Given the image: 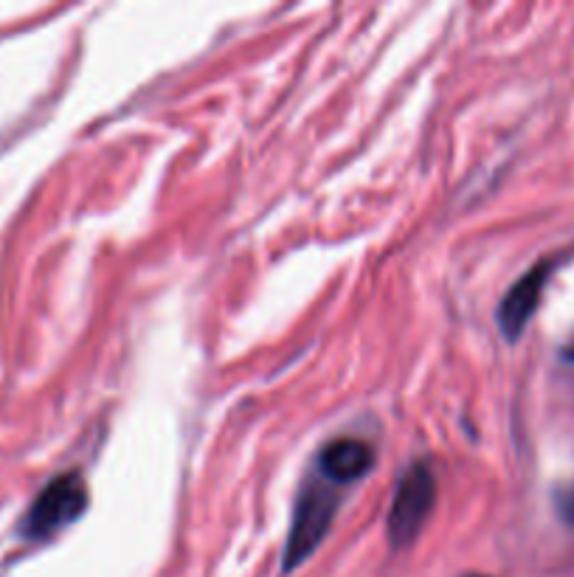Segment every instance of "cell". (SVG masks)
Listing matches in <instances>:
<instances>
[{
  "mask_svg": "<svg viewBox=\"0 0 574 577\" xmlns=\"http://www.w3.org/2000/svg\"><path fill=\"white\" fill-rule=\"evenodd\" d=\"M341 490L330 479H324L321 473L313 471L307 476V482L299 490V499L293 507V524L287 532L285 555H282V572H293L296 566H302L318 544L327 538V532L333 527L335 510L341 502Z\"/></svg>",
  "mask_w": 574,
  "mask_h": 577,
  "instance_id": "obj_1",
  "label": "cell"
},
{
  "mask_svg": "<svg viewBox=\"0 0 574 577\" xmlns=\"http://www.w3.org/2000/svg\"><path fill=\"white\" fill-rule=\"evenodd\" d=\"M88 510V485L76 471L60 473L51 479L37 499L31 502L26 516L20 521V535L26 541H48Z\"/></svg>",
  "mask_w": 574,
  "mask_h": 577,
  "instance_id": "obj_2",
  "label": "cell"
},
{
  "mask_svg": "<svg viewBox=\"0 0 574 577\" xmlns=\"http://www.w3.org/2000/svg\"><path fill=\"white\" fill-rule=\"evenodd\" d=\"M437 504V479L428 465H411L394 490L392 510H389V541L394 549H406L417 541L425 521Z\"/></svg>",
  "mask_w": 574,
  "mask_h": 577,
  "instance_id": "obj_3",
  "label": "cell"
},
{
  "mask_svg": "<svg viewBox=\"0 0 574 577\" xmlns=\"http://www.w3.org/2000/svg\"><path fill=\"white\" fill-rule=\"evenodd\" d=\"M552 274V262H538L535 268H529L527 274L507 290L504 302L499 304V327L507 335V341H518V335L524 333L529 319L535 316L541 296H544L546 282Z\"/></svg>",
  "mask_w": 574,
  "mask_h": 577,
  "instance_id": "obj_4",
  "label": "cell"
},
{
  "mask_svg": "<svg viewBox=\"0 0 574 577\" xmlns=\"http://www.w3.org/2000/svg\"><path fill=\"white\" fill-rule=\"evenodd\" d=\"M372 465H375L372 445L355 440V437H335V440L324 442L316 456V471L338 487H347L363 479L372 471Z\"/></svg>",
  "mask_w": 574,
  "mask_h": 577,
  "instance_id": "obj_5",
  "label": "cell"
},
{
  "mask_svg": "<svg viewBox=\"0 0 574 577\" xmlns=\"http://www.w3.org/2000/svg\"><path fill=\"white\" fill-rule=\"evenodd\" d=\"M555 507H558L560 518L574 527V485L560 487L558 493H555Z\"/></svg>",
  "mask_w": 574,
  "mask_h": 577,
  "instance_id": "obj_6",
  "label": "cell"
},
{
  "mask_svg": "<svg viewBox=\"0 0 574 577\" xmlns=\"http://www.w3.org/2000/svg\"><path fill=\"white\" fill-rule=\"evenodd\" d=\"M563 358H566L569 364H574V344H572V347H566V350H563Z\"/></svg>",
  "mask_w": 574,
  "mask_h": 577,
  "instance_id": "obj_7",
  "label": "cell"
},
{
  "mask_svg": "<svg viewBox=\"0 0 574 577\" xmlns=\"http://www.w3.org/2000/svg\"><path fill=\"white\" fill-rule=\"evenodd\" d=\"M465 577H487V575H465Z\"/></svg>",
  "mask_w": 574,
  "mask_h": 577,
  "instance_id": "obj_8",
  "label": "cell"
}]
</instances>
